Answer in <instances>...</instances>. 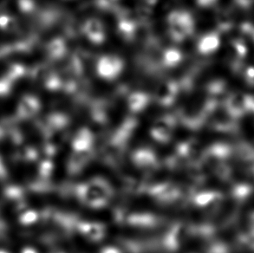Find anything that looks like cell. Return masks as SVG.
<instances>
[{
    "mask_svg": "<svg viewBox=\"0 0 254 253\" xmlns=\"http://www.w3.org/2000/svg\"><path fill=\"white\" fill-rule=\"evenodd\" d=\"M124 61L117 56H103L97 62V73L104 80H113L124 69Z\"/></svg>",
    "mask_w": 254,
    "mask_h": 253,
    "instance_id": "7a4b0ae2",
    "label": "cell"
},
{
    "mask_svg": "<svg viewBox=\"0 0 254 253\" xmlns=\"http://www.w3.org/2000/svg\"><path fill=\"white\" fill-rule=\"evenodd\" d=\"M220 45V38L215 33H209L202 37L199 42L198 48L199 52L204 54H209L216 51Z\"/></svg>",
    "mask_w": 254,
    "mask_h": 253,
    "instance_id": "277c9868",
    "label": "cell"
},
{
    "mask_svg": "<svg viewBox=\"0 0 254 253\" xmlns=\"http://www.w3.org/2000/svg\"><path fill=\"white\" fill-rule=\"evenodd\" d=\"M169 34L175 41L182 42L192 34L193 20L186 10L172 11L168 17Z\"/></svg>",
    "mask_w": 254,
    "mask_h": 253,
    "instance_id": "6da1fadb",
    "label": "cell"
},
{
    "mask_svg": "<svg viewBox=\"0 0 254 253\" xmlns=\"http://www.w3.org/2000/svg\"><path fill=\"white\" fill-rule=\"evenodd\" d=\"M84 35L89 42L96 45H100L106 38V30L103 23L98 19H89L84 24Z\"/></svg>",
    "mask_w": 254,
    "mask_h": 253,
    "instance_id": "3957f363",
    "label": "cell"
},
{
    "mask_svg": "<svg viewBox=\"0 0 254 253\" xmlns=\"http://www.w3.org/2000/svg\"><path fill=\"white\" fill-rule=\"evenodd\" d=\"M215 0H196V2L198 4H199L200 6H207L210 5L211 3H213Z\"/></svg>",
    "mask_w": 254,
    "mask_h": 253,
    "instance_id": "5b68a950",
    "label": "cell"
}]
</instances>
